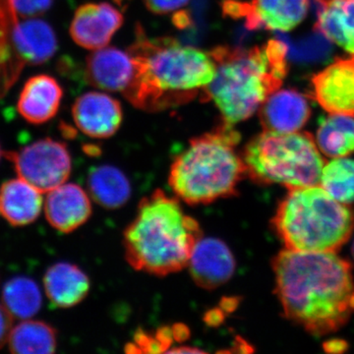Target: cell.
Listing matches in <instances>:
<instances>
[{"label":"cell","instance_id":"obj_1","mask_svg":"<svg viewBox=\"0 0 354 354\" xmlns=\"http://www.w3.org/2000/svg\"><path fill=\"white\" fill-rule=\"evenodd\" d=\"M276 295L283 315L314 335L344 327L354 312V279L348 261L335 252L285 249L274 258Z\"/></svg>","mask_w":354,"mask_h":354},{"label":"cell","instance_id":"obj_2","mask_svg":"<svg viewBox=\"0 0 354 354\" xmlns=\"http://www.w3.org/2000/svg\"><path fill=\"white\" fill-rule=\"evenodd\" d=\"M135 72L123 95L132 106L149 113L165 111L204 97L216 76L209 51L183 46L177 39L149 38L137 25L128 48Z\"/></svg>","mask_w":354,"mask_h":354},{"label":"cell","instance_id":"obj_3","mask_svg":"<svg viewBox=\"0 0 354 354\" xmlns=\"http://www.w3.org/2000/svg\"><path fill=\"white\" fill-rule=\"evenodd\" d=\"M215 78L202 102L214 101L221 121L234 125L250 118L283 85L288 72V46L279 39L242 48L218 46L209 50Z\"/></svg>","mask_w":354,"mask_h":354},{"label":"cell","instance_id":"obj_4","mask_svg":"<svg viewBox=\"0 0 354 354\" xmlns=\"http://www.w3.org/2000/svg\"><path fill=\"white\" fill-rule=\"evenodd\" d=\"M201 239L199 223L186 215L178 200L156 190L140 202L123 234V245L133 269L167 276L187 267Z\"/></svg>","mask_w":354,"mask_h":354},{"label":"cell","instance_id":"obj_5","mask_svg":"<svg viewBox=\"0 0 354 354\" xmlns=\"http://www.w3.org/2000/svg\"><path fill=\"white\" fill-rule=\"evenodd\" d=\"M241 134L221 121L211 132L191 140L172 162L169 183L179 199L189 205H207L234 196L246 176L236 147Z\"/></svg>","mask_w":354,"mask_h":354},{"label":"cell","instance_id":"obj_6","mask_svg":"<svg viewBox=\"0 0 354 354\" xmlns=\"http://www.w3.org/2000/svg\"><path fill=\"white\" fill-rule=\"evenodd\" d=\"M286 249L299 252H337L354 230V211L318 185L291 188L272 220Z\"/></svg>","mask_w":354,"mask_h":354},{"label":"cell","instance_id":"obj_7","mask_svg":"<svg viewBox=\"0 0 354 354\" xmlns=\"http://www.w3.org/2000/svg\"><path fill=\"white\" fill-rule=\"evenodd\" d=\"M242 160L246 176L261 185L291 188L320 184L325 158L308 132L264 131L246 144Z\"/></svg>","mask_w":354,"mask_h":354},{"label":"cell","instance_id":"obj_8","mask_svg":"<svg viewBox=\"0 0 354 354\" xmlns=\"http://www.w3.org/2000/svg\"><path fill=\"white\" fill-rule=\"evenodd\" d=\"M4 156L12 162L18 176L43 194L66 183L71 174L68 148L57 140L39 139Z\"/></svg>","mask_w":354,"mask_h":354},{"label":"cell","instance_id":"obj_9","mask_svg":"<svg viewBox=\"0 0 354 354\" xmlns=\"http://www.w3.org/2000/svg\"><path fill=\"white\" fill-rule=\"evenodd\" d=\"M310 0H221L225 16L243 19L250 31L288 32L306 18Z\"/></svg>","mask_w":354,"mask_h":354},{"label":"cell","instance_id":"obj_10","mask_svg":"<svg viewBox=\"0 0 354 354\" xmlns=\"http://www.w3.org/2000/svg\"><path fill=\"white\" fill-rule=\"evenodd\" d=\"M312 97L327 113L354 116V55L337 58L311 79Z\"/></svg>","mask_w":354,"mask_h":354},{"label":"cell","instance_id":"obj_11","mask_svg":"<svg viewBox=\"0 0 354 354\" xmlns=\"http://www.w3.org/2000/svg\"><path fill=\"white\" fill-rule=\"evenodd\" d=\"M124 19L111 4L86 3L77 9L70 25V36L81 48L97 50L106 48Z\"/></svg>","mask_w":354,"mask_h":354},{"label":"cell","instance_id":"obj_12","mask_svg":"<svg viewBox=\"0 0 354 354\" xmlns=\"http://www.w3.org/2000/svg\"><path fill=\"white\" fill-rule=\"evenodd\" d=\"M72 115L81 132L97 139L113 136L123 120L120 102L100 92H88L77 97L72 106Z\"/></svg>","mask_w":354,"mask_h":354},{"label":"cell","instance_id":"obj_13","mask_svg":"<svg viewBox=\"0 0 354 354\" xmlns=\"http://www.w3.org/2000/svg\"><path fill=\"white\" fill-rule=\"evenodd\" d=\"M188 268L197 286L215 290L227 283L235 272L234 254L218 239H201L191 254Z\"/></svg>","mask_w":354,"mask_h":354},{"label":"cell","instance_id":"obj_14","mask_svg":"<svg viewBox=\"0 0 354 354\" xmlns=\"http://www.w3.org/2000/svg\"><path fill=\"white\" fill-rule=\"evenodd\" d=\"M44 209L51 227L69 234L90 218L92 203L81 186L64 183L48 193Z\"/></svg>","mask_w":354,"mask_h":354},{"label":"cell","instance_id":"obj_15","mask_svg":"<svg viewBox=\"0 0 354 354\" xmlns=\"http://www.w3.org/2000/svg\"><path fill=\"white\" fill-rule=\"evenodd\" d=\"M134 72V60L128 50L102 48L86 58V81L101 90L123 94L129 87Z\"/></svg>","mask_w":354,"mask_h":354},{"label":"cell","instance_id":"obj_16","mask_svg":"<svg viewBox=\"0 0 354 354\" xmlns=\"http://www.w3.org/2000/svg\"><path fill=\"white\" fill-rule=\"evenodd\" d=\"M311 115L309 102L295 90H278L270 95L259 109L260 122L264 131H299Z\"/></svg>","mask_w":354,"mask_h":354},{"label":"cell","instance_id":"obj_17","mask_svg":"<svg viewBox=\"0 0 354 354\" xmlns=\"http://www.w3.org/2000/svg\"><path fill=\"white\" fill-rule=\"evenodd\" d=\"M62 97L64 90L57 79L46 74L32 76L21 91L18 113L32 124H44L57 115Z\"/></svg>","mask_w":354,"mask_h":354},{"label":"cell","instance_id":"obj_18","mask_svg":"<svg viewBox=\"0 0 354 354\" xmlns=\"http://www.w3.org/2000/svg\"><path fill=\"white\" fill-rule=\"evenodd\" d=\"M41 194L20 177L7 180L0 187V214L13 227L30 225L43 211Z\"/></svg>","mask_w":354,"mask_h":354},{"label":"cell","instance_id":"obj_19","mask_svg":"<svg viewBox=\"0 0 354 354\" xmlns=\"http://www.w3.org/2000/svg\"><path fill=\"white\" fill-rule=\"evenodd\" d=\"M46 297L55 306L70 308L87 297L90 279L77 266L59 262L46 270L44 277Z\"/></svg>","mask_w":354,"mask_h":354},{"label":"cell","instance_id":"obj_20","mask_svg":"<svg viewBox=\"0 0 354 354\" xmlns=\"http://www.w3.org/2000/svg\"><path fill=\"white\" fill-rule=\"evenodd\" d=\"M316 30L354 55V0H316Z\"/></svg>","mask_w":354,"mask_h":354},{"label":"cell","instance_id":"obj_21","mask_svg":"<svg viewBox=\"0 0 354 354\" xmlns=\"http://www.w3.org/2000/svg\"><path fill=\"white\" fill-rule=\"evenodd\" d=\"M15 44L23 64L41 65L55 57L58 43L55 30L46 21L27 18L15 30Z\"/></svg>","mask_w":354,"mask_h":354},{"label":"cell","instance_id":"obj_22","mask_svg":"<svg viewBox=\"0 0 354 354\" xmlns=\"http://www.w3.org/2000/svg\"><path fill=\"white\" fill-rule=\"evenodd\" d=\"M88 188L93 199L108 209L120 208L131 196L127 177L113 165H101L93 169L88 176Z\"/></svg>","mask_w":354,"mask_h":354},{"label":"cell","instance_id":"obj_23","mask_svg":"<svg viewBox=\"0 0 354 354\" xmlns=\"http://www.w3.org/2000/svg\"><path fill=\"white\" fill-rule=\"evenodd\" d=\"M316 143L327 157H348L354 153V118L344 114H330L321 121Z\"/></svg>","mask_w":354,"mask_h":354},{"label":"cell","instance_id":"obj_24","mask_svg":"<svg viewBox=\"0 0 354 354\" xmlns=\"http://www.w3.org/2000/svg\"><path fill=\"white\" fill-rule=\"evenodd\" d=\"M8 346L12 353H53L57 351V332L50 324L28 319L13 327Z\"/></svg>","mask_w":354,"mask_h":354},{"label":"cell","instance_id":"obj_25","mask_svg":"<svg viewBox=\"0 0 354 354\" xmlns=\"http://www.w3.org/2000/svg\"><path fill=\"white\" fill-rule=\"evenodd\" d=\"M2 302L13 318L28 320L41 310L43 297L34 279L20 276L9 279L4 285Z\"/></svg>","mask_w":354,"mask_h":354},{"label":"cell","instance_id":"obj_26","mask_svg":"<svg viewBox=\"0 0 354 354\" xmlns=\"http://www.w3.org/2000/svg\"><path fill=\"white\" fill-rule=\"evenodd\" d=\"M320 186L337 201L354 202V160L337 158L326 162L321 174Z\"/></svg>","mask_w":354,"mask_h":354},{"label":"cell","instance_id":"obj_27","mask_svg":"<svg viewBox=\"0 0 354 354\" xmlns=\"http://www.w3.org/2000/svg\"><path fill=\"white\" fill-rule=\"evenodd\" d=\"M188 335V330L183 325L165 327L155 334L141 332L135 337L132 344V351L138 348L139 353H164L171 346L172 342L181 341Z\"/></svg>","mask_w":354,"mask_h":354},{"label":"cell","instance_id":"obj_28","mask_svg":"<svg viewBox=\"0 0 354 354\" xmlns=\"http://www.w3.org/2000/svg\"><path fill=\"white\" fill-rule=\"evenodd\" d=\"M53 0H12L14 10L19 17L36 18L48 12Z\"/></svg>","mask_w":354,"mask_h":354},{"label":"cell","instance_id":"obj_29","mask_svg":"<svg viewBox=\"0 0 354 354\" xmlns=\"http://www.w3.org/2000/svg\"><path fill=\"white\" fill-rule=\"evenodd\" d=\"M190 0H144L147 8L157 15H165L187 6Z\"/></svg>","mask_w":354,"mask_h":354},{"label":"cell","instance_id":"obj_30","mask_svg":"<svg viewBox=\"0 0 354 354\" xmlns=\"http://www.w3.org/2000/svg\"><path fill=\"white\" fill-rule=\"evenodd\" d=\"M12 329L13 316L4 305L0 304V348L8 342Z\"/></svg>","mask_w":354,"mask_h":354},{"label":"cell","instance_id":"obj_31","mask_svg":"<svg viewBox=\"0 0 354 354\" xmlns=\"http://www.w3.org/2000/svg\"><path fill=\"white\" fill-rule=\"evenodd\" d=\"M116 3L120 4V6H123V4L127 3V1H130V0H113Z\"/></svg>","mask_w":354,"mask_h":354},{"label":"cell","instance_id":"obj_32","mask_svg":"<svg viewBox=\"0 0 354 354\" xmlns=\"http://www.w3.org/2000/svg\"><path fill=\"white\" fill-rule=\"evenodd\" d=\"M351 252H353V258H354V242H353V248H351Z\"/></svg>","mask_w":354,"mask_h":354},{"label":"cell","instance_id":"obj_33","mask_svg":"<svg viewBox=\"0 0 354 354\" xmlns=\"http://www.w3.org/2000/svg\"><path fill=\"white\" fill-rule=\"evenodd\" d=\"M0 157H1V148H0Z\"/></svg>","mask_w":354,"mask_h":354}]
</instances>
